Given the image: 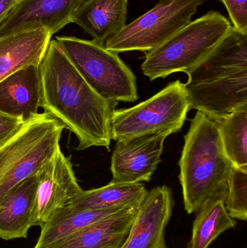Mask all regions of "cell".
<instances>
[{"label":"cell","instance_id":"obj_9","mask_svg":"<svg viewBox=\"0 0 247 248\" xmlns=\"http://www.w3.org/2000/svg\"><path fill=\"white\" fill-rule=\"evenodd\" d=\"M171 134L160 131L117 141L112 155L111 182H149L160 163L165 140Z\"/></svg>","mask_w":247,"mask_h":248},{"label":"cell","instance_id":"obj_8","mask_svg":"<svg viewBox=\"0 0 247 248\" xmlns=\"http://www.w3.org/2000/svg\"><path fill=\"white\" fill-rule=\"evenodd\" d=\"M204 1L160 0L153 8L108 38L104 47L117 54L129 51L149 52L188 25Z\"/></svg>","mask_w":247,"mask_h":248},{"label":"cell","instance_id":"obj_22","mask_svg":"<svg viewBox=\"0 0 247 248\" xmlns=\"http://www.w3.org/2000/svg\"><path fill=\"white\" fill-rule=\"evenodd\" d=\"M225 206L235 220L247 219V170L233 166L227 184Z\"/></svg>","mask_w":247,"mask_h":248},{"label":"cell","instance_id":"obj_4","mask_svg":"<svg viewBox=\"0 0 247 248\" xmlns=\"http://www.w3.org/2000/svg\"><path fill=\"white\" fill-rule=\"evenodd\" d=\"M232 28L229 19L218 11H209L146 52L142 65L150 81L194 68L227 36Z\"/></svg>","mask_w":247,"mask_h":248},{"label":"cell","instance_id":"obj_19","mask_svg":"<svg viewBox=\"0 0 247 248\" xmlns=\"http://www.w3.org/2000/svg\"><path fill=\"white\" fill-rule=\"evenodd\" d=\"M147 192L142 183L110 182L102 187L81 191L67 205L77 210L139 208Z\"/></svg>","mask_w":247,"mask_h":248},{"label":"cell","instance_id":"obj_11","mask_svg":"<svg viewBox=\"0 0 247 248\" xmlns=\"http://www.w3.org/2000/svg\"><path fill=\"white\" fill-rule=\"evenodd\" d=\"M85 0H18L0 21V37L44 28L52 36L73 23Z\"/></svg>","mask_w":247,"mask_h":248},{"label":"cell","instance_id":"obj_17","mask_svg":"<svg viewBox=\"0 0 247 248\" xmlns=\"http://www.w3.org/2000/svg\"><path fill=\"white\" fill-rule=\"evenodd\" d=\"M128 2L129 0H85L73 23L88 33L94 42L104 45L126 26Z\"/></svg>","mask_w":247,"mask_h":248},{"label":"cell","instance_id":"obj_7","mask_svg":"<svg viewBox=\"0 0 247 248\" xmlns=\"http://www.w3.org/2000/svg\"><path fill=\"white\" fill-rule=\"evenodd\" d=\"M189 110L184 84L177 80L133 107L113 110L112 140L120 141L160 131L178 132Z\"/></svg>","mask_w":247,"mask_h":248},{"label":"cell","instance_id":"obj_5","mask_svg":"<svg viewBox=\"0 0 247 248\" xmlns=\"http://www.w3.org/2000/svg\"><path fill=\"white\" fill-rule=\"evenodd\" d=\"M65 126L46 113H38L0 145V201L39 173L59 146Z\"/></svg>","mask_w":247,"mask_h":248},{"label":"cell","instance_id":"obj_18","mask_svg":"<svg viewBox=\"0 0 247 248\" xmlns=\"http://www.w3.org/2000/svg\"><path fill=\"white\" fill-rule=\"evenodd\" d=\"M124 208H128L77 210L65 205L57 210L41 227L40 235L33 248H50L71 234Z\"/></svg>","mask_w":247,"mask_h":248},{"label":"cell","instance_id":"obj_20","mask_svg":"<svg viewBox=\"0 0 247 248\" xmlns=\"http://www.w3.org/2000/svg\"><path fill=\"white\" fill-rule=\"evenodd\" d=\"M226 195H216L207 200L196 211L190 248H208L227 230L236 227V221L225 206Z\"/></svg>","mask_w":247,"mask_h":248},{"label":"cell","instance_id":"obj_25","mask_svg":"<svg viewBox=\"0 0 247 248\" xmlns=\"http://www.w3.org/2000/svg\"><path fill=\"white\" fill-rule=\"evenodd\" d=\"M18 0H0V21Z\"/></svg>","mask_w":247,"mask_h":248},{"label":"cell","instance_id":"obj_3","mask_svg":"<svg viewBox=\"0 0 247 248\" xmlns=\"http://www.w3.org/2000/svg\"><path fill=\"white\" fill-rule=\"evenodd\" d=\"M179 160L184 208L195 213L207 200L227 195L233 165L225 153L218 124L197 111L192 119Z\"/></svg>","mask_w":247,"mask_h":248},{"label":"cell","instance_id":"obj_21","mask_svg":"<svg viewBox=\"0 0 247 248\" xmlns=\"http://www.w3.org/2000/svg\"><path fill=\"white\" fill-rule=\"evenodd\" d=\"M217 122L226 155L233 166L247 170V106Z\"/></svg>","mask_w":247,"mask_h":248},{"label":"cell","instance_id":"obj_10","mask_svg":"<svg viewBox=\"0 0 247 248\" xmlns=\"http://www.w3.org/2000/svg\"><path fill=\"white\" fill-rule=\"evenodd\" d=\"M36 177V225L42 227L57 210L68 205L83 189L75 177L71 157L63 154L60 147Z\"/></svg>","mask_w":247,"mask_h":248},{"label":"cell","instance_id":"obj_2","mask_svg":"<svg viewBox=\"0 0 247 248\" xmlns=\"http://www.w3.org/2000/svg\"><path fill=\"white\" fill-rule=\"evenodd\" d=\"M190 110L218 122L247 106V33L232 26L227 36L187 73Z\"/></svg>","mask_w":247,"mask_h":248},{"label":"cell","instance_id":"obj_24","mask_svg":"<svg viewBox=\"0 0 247 248\" xmlns=\"http://www.w3.org/2000/svg\"><path fill=\"white\" fill-rule=\"evenodd\" d=\"M24 122L21 119L10 117L0 112V145L13 136Z\"/></svg>","mask_w":247,"mask_h":248},{"label":"cell","instance_id":"obj_16","mask_svg":"<svg viewBox=\"0 0 247 248\" xmlns=\"http://www.w3.org/2000/svg\"><path fill=\"white\" fill-rule=\"evenodd\" d=\"M137 209L120 210L71 234L50 248H120L129 234Z\"/></svg>","mask_w":247,"mask_h":248},{"label":"cell","instance_id":"obj_23","mask_svg":"<svg viewBox=\"0 0 247 248\" xmlns=\"http://www.w3.org/2000/svg\"><path fill=\"white\" fill-rule=\"evenodd\" d=\"M226 7L232 26L247 33V0H221Z\"/></svg>","mask_w":247,"mask_h":248},{"label":"cell","instance_id":"obj_1","mask_svg":"<svg viewBox=\"0 0 247 248\" xmlns=\"http://www.w3.org/2000/svg\"><path fill=\"white\" fill-rule=\"evenodd\" d=\"M39 108L75 134L78 150H110L111 116L116 106L100 95L52 39L39 65Z\"/></svg>","mask_w":247,"mask_h":248},{"label":"cell","instance_id":"obj_14","mask_svg":"<svg viewBox=\"0 0 247 248\" xmlns=\"http://www.w3.org/2000/svg\"><path fill=\"white\" fill-rule=\"evenodd\" d=\"M40 103L39 66L29 65L0 81V112L26 122Z\"/></svg>","mask_w":247,"mask_h":248},{"label":"cell","instance_id":"obj_26","mask_svg":"<svg viewBox=\"0 0 247 248\" xmlns=\"http://www.w3.org/2000/svg\"></svg>","mask_w":247,"mask_h":248},{"label":"cell","instance_id":"obj_13","mask_svg":"<svg viewBox=\"0 0 247 248\" xmlns=\"http://www.w3.org/2000/svg\"><path fill=\"white\" fill-rule=\"evenodd\" d=\"M52 35L44 28L26 29L0 37V81L29 65H40Z\"/></svg>","mask_w":247,"mask_h":248},{"label":"cell","instance_id":"obj_12","mask_svg":"<svg viewBox=\"0 0 247 248\" xmlns=\"http://www.w3.org/2000/svg\"><path fill=\"white\" fill-rule=\"evenodd\" d=\"M172 192L167 186L147 192L120 248H165V234L172 215Z\"/></svg>","mask_w":247,"mask_h":248},{"label":"cell","instance_id":"obj_15","mask_svg":"<svg viewBox=\"0 0 247 248\" xmlns=\"http://www.w3.org/2000/svg\"><path fill=\"white\" fill-rule=\"evenodd\" d=\"M36 177L20 183L0 201V238H26L36 225Z\"/></svg>","mask_w":247,"mask_h":248},{"label":"cell","instance_id":"obj_6","mask_svg":"<svg viewBox=\"0 0 247 248\" xmlns=\"http://www.w3.org/2000/svg\"><path fill=\"white\" fill-rule=\"evenodd\" d=\"M58 45L88 84L112 104L139 99L136 78L118 54L93 40L57 36Z\"/></svg>","mask_w":247,"mask_h":248}]
</instances>
